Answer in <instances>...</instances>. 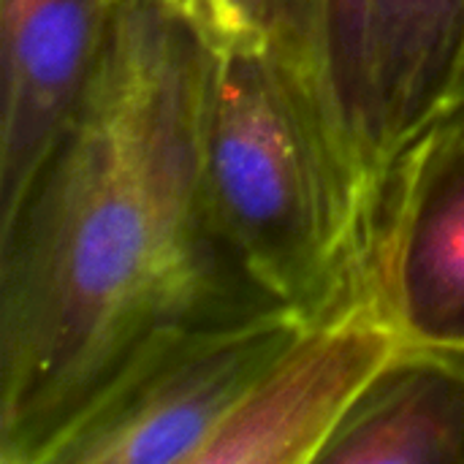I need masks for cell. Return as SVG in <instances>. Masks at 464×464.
I'll use <instances>...</instances> for the list:
<instances>
[{"mask_svg":"<svg viewBox=\"0 0 464 464\" xmlns=\"http://www.w3.org/2000/svg\"><path fill=\"white\" fill-rule=\"evenodd\" d=\"M209 60L163 0H120L76 120L0 220V464H38L158 332L280 304L207 209Z\"/></svg>","mask_w":464,"mask_h":464,"instance_id":"1","label":"cell"},{"mask_svg":"<svg viewBox=\"0 0 464 464\" xmlns=\"http://www.w3.org/2000/svg\"><path fill=\"white\" fill-rule=\"evenodd\" d=\"M201 163L209 218L250 280L280 304L324 307L364 228L269 46L212 49Z\"/></svg>","mask_w":464,"mask_h":464,"instance_id":"2","label":"cell"},{"mask_svg":"<svg viewBox=\"0 0 464 464\" xmlns=\"http://www.w3.org/2000/svg\"><path fill=\"white\" fill-rule=\"evenodd\" d=\"M315 310L190 321L150 337L38 464H193Z\"/></svg>","mask_w":464,"mask_h":464,"instance_id":"3","label":"cell"},{"mask_svg":"<svg viewBox=\"0 0 464 464\" xmlns=\"http://www.w3.org/2000/svg\"><path fill=\"white\" fill-rule=\"evenodd\" d=\"M353 266L405 351L464 356V98L392 158Z\"/></svg>","mask_w":464,"mask_h":464,"instance_id":"4","label":"cell"},{"mask_svg":"<svg viewBox=\"0 0 464 464\" xmlns=\"http://www.w3.org/2000/svg\"><path fill=\"white\" fill-rule=\"evenodd\" d=\"M402 343L351 266L193 464L318 462L356 402L402 353Z\"/></svg>","mask_w":464,"mask_h":464,"instance_id":"5","label":"cell"},{"mask_svg":"<svg viewBox=\"0 0 464 464\" xmlns=\"http://www.w3.org/2000/svg\"><path fill=\"white\" fill-rule=\"evenodd\" d=\"M120 0H0V220L76 120Z\"/></svg>","mask_w":464,"mask_h":464,"instance_id":"6","label":"cell"},{"mask_svg":"<svg viewBox=\"0 0 464 464\" xmlns=\"http://www.w3.org/2000/svg\"><path fill=\"white\" fill-rule=\"evenodd\" d=\"M375 0H272L269 49L315 122L367 234L386 177L372 76Z\"/></svg>","mask_w":464,"mask_h":464,"instance_id":"7","label":"cell"},{"mask_svg":"<svg viewBox=\"0 0 464 464\" xmlns=\"http://www.w3.org/2000/svg\"><path fill=\"white\" fill-rule=\"evenodd\" d=\"M318 462L464 464V356L402 351Z\"/></svg>","mask_w":464,"mask_h":464,"instance_id":"8","label":"cell"},{"mask_svg":"<svg viewBox=\"0 0 464 464\" xmlns=\"http://www.w3.org/2000/svg\"><path fill=\"white\" fill-rule=\"evenodd\" d=\"M375 109L386 169L464 98V0H375Z\"/></svg>","mask_w":464,"mask_h":464,"instance_id":"9","label":"cell"},{"mask_svg":"<svg viewBox=\"0 0 464 464\" xmlns=\"http://www.w3.org/2000/svg\"><path fill=\"white\" fill-rule=\"evenodd\" d=\"M209 49L269 46L272 0H163Z\"/></svg>","mask_w":464,"mask_h":464,"instance_id":"10","label":"cell"}]
</instances>
